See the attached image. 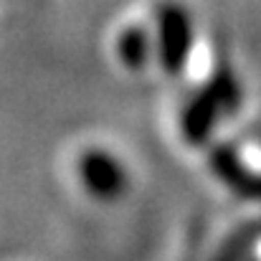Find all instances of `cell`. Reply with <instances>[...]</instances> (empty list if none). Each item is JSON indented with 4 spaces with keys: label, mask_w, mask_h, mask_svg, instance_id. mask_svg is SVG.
I'll return each mask as SVG.
<instances>
[{
    "label": "cell",
    "mask_w": 261,
    "mask_h": 261,
    "mask_svg": "<svg viewBox=\"0 0 261 261\" xmlns=\"http://www.w3.org/2000/svg\"><path fill=\"white\" fill-rule=\"evenodd\" d=\"M241 104V87L228 66H221L203 89H198L180 112V135L190 145H205L223 114H233Z\"/></svg>",
    "instance_id": "6da1fadb"
},
{
    "label": "cell",
    "mask_w": 261,
    "mask_h": 261,
    "mask_svg": "<svg viewBox=\"0 0 261 261\" xmlns=\"http://www.w3.org/2000/svg\"><path fill=\"white\" fill-rule=\"evenodd\" d=\"M193 41H195V28L190 10L177 0L163 3L158 8L152 43H155V59L160 61V69L168 76H180L185 71Z\"/></svg>",
    "instance_id": "7a4b0ae2"
},
{
    "label": "cell",
    "mask_w": 261,
    "mask_h": 261,
    "mask_svg": "<svg viewBox=\"0 0 261 261\" xmlns=\"http://www.w3.org/2000/svg\"><path fill=\"white\" fill-rule=\"evenodd\" d=\"M211 165H213V173L226 185H231L236 193L249 195V198H261V177L244 165L241 155L231 145H218L211 152Z\"/></svg>",
    "instance_id": "277c9868"
},
{
    "label": "cell",
    "mask_w": 261,
    "mask_h": 261,
    "mask_svg": "<svg viewBox=\"0 0 261 261\" xmlns=\"http://www.w3.org/2000/svg\"><path fill=\"white\" fill-rule=\"evenodd\" d=\"M117 56H119L124 69L142 71L147 66V61L155 56L152 33L145 25H127L117 36Z\"/></svg>",
    "instance_id": "5b68a950"
},
{
    "label": "cell",
    "mask_w": 261,
    "mask_h": 261,
    "mask_svg": "<svg viewBox=\"0 0 261 261\" xmlns=\"http://www.w3.org/2000/svg\"><path fill=\"white\" fill-rule=\"evenodd\" d=\"M76 177L96 200H117L129 188V173L122 160L101 147H89L76 158Z\"/></svg>",
    "instance_id": "3957f363"
}]
</instances>
